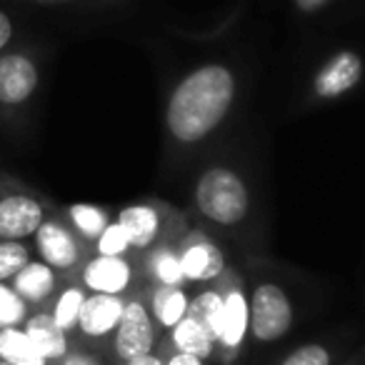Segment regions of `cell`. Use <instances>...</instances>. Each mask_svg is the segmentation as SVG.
<instances>
[{"instance_id":"cell-1","label":"cell","mask_w":365,"mask_h":365,"mask_svg":"<svg viewBox=\"0 0 365 365\" xmlns=\"http://www.w3.org/2000/svg\"><path fill=\"white\" fill-rule=\"evenodd\" d=\"M235 98V76L228 66L208 63L190 71L168 101V130L180 143H198L228 115Z\"/></svg>"},{"instance_id":"cell-2","label":"cell","mask_w":365,"mask_h":365,"mask_svg":"<svg viewBox=\"0 0 365 365\" xmlns=\"http://www.w3.org/2000/svg\"><path fill=\"white\" fill-rule=\"evenodd\" d=\"M198 210L218 225H238L248 215V188L230 168H210L195 185Z\"/></svg>"},{"instance_id":"cell-3","label":"cell","mask_w":365,"mask_h":365,"mask_svg":"<svg viewBox=\"0 0 365 365\" xmlns=\"http://www.w3.org/2000/svg\"><path fill=\"white\" fill-rule=\"evenodd\" d=\"M293 325V305L283 288L263 283L250 298V333L263 343L283 338Z\"/></svg>"},{"instance_id":"cell-4","label":"cell","mask_w":365,"mask_h":365,"mask_svg":"<svg viewBox=\"0 0 365 365\" xmlns=\"http://www.w3.org/2000/svg\"><path fill=\"white\" fill-rule=\"evenodd\" d=\"M41 86L38 61L26 51L0 53V108H21Z\"/></svg>"},{"instance_id":"cell-5","label":"cell","mask_w":365,"mask_h":365,"mask_svg":"<svg viewBox=\"0 0 365 365\" xmlns=\"http://www.w3.org/2000/svg\"><path fill=\"white\" fill-rule=\"evenodd\" d=\"M46 220V205L28 190H0V240H26Z\"/></svg>"},{"instance_id":"cell-6","label":"cell","mask_w":365,"mask_h":365,"mask_svg":"<svg viewBox=\"0 0 365 365\" xmlns=\"http://www.w3.org/2000/svg\"><path fill=\"white\" fill-rule=\"evenodd\" d=\"M33 248L38 258L48 263L53 270H71L81 263V243H78L73 228H68L63 220L46 218L41 228L33 235Z\"/></svg>"},{"instance_id":"cell-7","label":"cell","mask_w":365,"mask_h":365,"mask_svg":"<svg viewBox=\"0 0 365 365\" xmlns=\"http://www.w3.org/2000/svg\"><path fill=\"white\" fill-rule=\"evenodd\" d=\"M155 343V325L148 308L138 300L125 303L120 315V323L115 328V355L125 363L138 355H145Z\"/></svg>"},{"instance_id":"cell-8","label":"cell","mask_w":365,"mask_h":365,"mask_svg":"<svg viewBox=\"0 0 365 365\" xmlns=\"http://www.w3.org/2000/svg\"><path fill=\"white\" fill-rule=\"evenodd\" d=\"M360 78H363V58L353 51H340L315 73L313 93L323 101H333L353 91Z\"/></svg>"},{"instance_id":"cell-9","label":"cell","mask_w":365,"mask_h":365,"mask_svg":"<svg viewBox=\"0 0 365 365\" xmlns=\"http://www.w3.org/2000/svg\"><path fill=\"white\" fill-rule=\"evenodd\" d=\"M120 295H108V293H91L83 300L81 315H78V328L86 338H106V335L115 333L118 323L123 315Z\"/></svg>"},{"instance_id":"cell-10","label":"cell","mask_w":365,"mask_h":365,"mask_svg":"<svg viewBox=\"0 0 365 365\" xmlns=\"http://www.w3.org/2000/svg\"><path fill=\"white\" fill-rule=\"evenodd\" d=\"M11 288L26 300L28 308H46L48 300H53L58 293V270H53L41 258H31L11 278Z\"/></svg>"},{"instance_id":"cell-11","label":"cell","mask_w":365,"mask_h":365,"mask_svg":"<svg viewBox=\"0 0 365 365\" xmlns=\"http://www.w3.org/2000/svg\"><path fill=\"white\" fill-rule=\"evenodd\" d=\"M133 270L123 255H96L83 268V285L91 293L120 295L130 285Z\"/></svg>"},{"instance_id":"cell-12","label":"cell","mask_w":365,"mask_h":365,"mask_svg":"<svg viewBox=\"0 0 365 365\" xmlns=\"http://www.w3.org/2000/svg\"><path fill=\"white\" fill-rule=\"evenodd\" d=\"M23 330H26L28 338L36 345V350L48 363H61L71 353L68 333L53 320V315L48 310H36V313L28 315L26 323H23Z\"/></svg>"},{"instance_id":"cell-13","label":"cell","mask_w":365,"mask_h":365,"mask_svg":"<svg viewBox=\"0 0 365 365\" xmlns=\"http://www.w3.org/2000/svg\"><path fill=\"white\" fill-rule=\"evenodd\" d=\"M182 275L195 283H205V280H213L223 273L225 258L220 253V248L210 240H198V243L185 245L180 255Z\"/></svg>"},{"instance_id":"cell-14","label":"cell","mask_w":365,"mask_h":365,"mask_svg":"<svg viewBox=\"0 0 365 365\" xmlns=\"http://www.w3.org/2000/svg\"><path fill=\"white\" fill-rule=\"evenodd\" d=\"M118 223L125 230L130 248H148L160 233V213L153 205H128L118 213Z\"/></svg>"},{"instance_id":"cell-15","label":"cell","mask_w":365,"mask_h":365,"mask_svg":"<svg viewBox=\"0 0 365 365\" xmlns=\"http://www.w3.org/2000/svg\"><path fill=\"white\" fill-rule=\"evenodd\" d=\"M250 325V308L248 300L240 290H233L223 298V320H220V333L218 343L225 348H238L243 343L245 333Z\"/></svg>"},{"instance_id":"cell-16","label":"cell","mask_w":365,"mask_h":365,"mask_svg":"<svg viewBox=\"0 0 365 365\" xmlns=\"http://www.w3.org/2000/svg\"><path fill=\"white\" fill-rule=\"evenodd\" d=\"M173 330V345H175L180 353L198 355V358H208L215 348V338L203 323H198L195 318L185 315L180 323Z\"/></svg>"},{"instance_id":"cell-17","label":"cell","mask_w":365,"mask_h":365,"mask_svg":"<svg viewBox=\"0 0 365 365\" xmlns=\"http://www.w3.org/2000/svg\"><path fill=\"white\" fill-rule=\"evenodd\" d=\"M0 360L16 365H51L36 350L33 340L21 328H3L0 330Z\"/></svg>"},{"instance_id":"cell-18","label":"cell","mask_w":365,"mask_h":365,"mask_svg":"<svg viewBox=\"0 0 365 365\" xmlns=\"http://www.w3.org/2000/svg\"><path fill=\"white\" fill-rule=\"evenodd\" d=\"M188 295L178 285H160L153 293V315L163 328H175L188 315Z\"/></svg>"},{"instance_id":"cell-19","label":"cell","mask_w":365,"mask_h":365,"mask_svg":"<svg viewBox=\"0 0 365 365\" xmlns=\"http://www.w3.org/2000/svg\"><path fill=\"white\" fill-rule=\"evenodd\" d=\"M68 220H71L73 230L78 235H83L86 240H98V235L110 223L106 210L93 203H73L68 208Z\"/></svg>"},{"instance_id":"cell-20","label":"cell","mask_w":365,"mask_h":365,"mask_svg":"<svg viewBox=\"0 0 365 365\" xmlns=\"http://www.w3.org/2000/svg\"><path fill=\"white\" fill-rule=\"evenodd\" d=\"M86 295H88L86 290L78 288V285H68V288H63L61 293L56 295V300H53L48 313L53 315V320H56L66 333L78 328V315H81Z\"/></svg>"},{"instance_id":"cell-21","label":"cell","mask_w":365,"mask_h":365,"mask_svg":"<svg viewBox=\"0 0 365 365\" xmlns=\"http://www.w3.org/2000/svg\"><path fill=\"white\" fill-rule=\"evenodd\" d=\"M188 315L198 320V323H203L205 328L213 333V338L218 340L220 320H223V295H218V293H200L198 298L188 303Z\"/></svg>"},{"instance_id":"cell-22","label":"cell","mask_w":365,"mask_h":365,"mask_svg":"<svg viewBox=\"0 0 365 365\" xmlns=\"http://www.w3.org/2000/svg\"><path fill=\"white\" fill-rule=\"evenodd\" d=\"M31 315L28 303L11 288V283H0V330L21 328Z\"/></svg>"},{"instance_id":"cell-23","label":"cell","mask_w":365,"mask_h":365,"mask_svg":"<svg viewBox=\"0 0 365 365\" xmlns=\"http://www.w3.org/2000/svg\"><path fill=\"white\" fill-rule=\"evenodd\" d=\"M31 260V248L23 240H0V283L11 278Z\"/></svg>"},{"instance_id":"cell-24","label":"cell","mask_w":365,"mask_h":365,"mask_svg":"<svg viewBox=\"0 0 365 365\" xmlns=\"http://www.w3.org/2000/svg\"><path fill=\"white\" fill-rule=\"evenodd\" d=\"M150 268H153V273H155V278L160 280V285H180L182 280H185L182 265H180V255H175L168 248L158 250V253L153 255Z\"/></svg>"},{"instance_id":"cell-25","label":"cell","mask_w":365,"mask_h":365,"mask_svg":"<svg viewBox=\"0 0 365 365\" xmlns=\"http://www.w3.org/2000/svg\"><path fill=\"white\" fill-rule=\"evenodd\" d=\"M128 248H130V240H128L125 230H123V225L118 220L115 223H108V228L96 240L98 255H123Z\"/></svg>"},{"instance_id":"cell-26","label":"cell","mask_w":365,"mask_h":365,"mask_svg":"<svg viewBox=\"0 0 365 365\" xmlns=\"http://www.w3.org/2000/svg\"><path fill=\"white\" fill-rule=\"evenodd\" d=\"M280 365H330V353L318 343H308L295 348Z\"/></svg>"},{"instance_id":"cell-27","label":"cell","mask_w":365,"mask_h":365,"mask_svg":"<svg viewBox=\"0 0 365 365\" xmlns=\"http://www.w3.org/2000/svg\"><path fill=\"white\" fill-rule=\"evenodd\" d=\"M13 36H16V26H13V18L8 16L3 8H0V53H6L8 46L13 43Z\"/></svg>"},{"instance_id":"cell-28","label":"cell","mask_w":365,"mask_h":365,"mask_svg":"<svg viewBox=\"0 0 365 365\" xmlns=\"http://www.w3.org/2000/svg\"><path fill=\"white\" fill-rule=\"evenodd\" d=\"M165 365H203V358H198V355H190V353H180V350H178V353L173 355Z\"/></svg>"},{"instance_id":"cell-29","label":"cell","mask_w":365,"mask_h":365,"mask_svg":"<svg viewBox=\"0 0 365 365\" xmlns=\"http://www.w3.org/2000/svg\"><path fill=\"white\" fill-rule=\"evenodd\" d=\"M61 365H98V360L86 353H68L66 358L61 360Z\"/></svg>"},{"instance_id":"cell-30","label":"cell","mask_w":365,"mask_h":365,"mask_svg":"<svg viewBox=\"0 0 365 365\" xmlns=\"http://www.w3.org/2000/svg\"><path fill=\"white\" fill-rule=\"evenodd\" d=\"M325 3H330V0H295V6H298L300 13H315V11H320Z\"/></svg>"},{"instance_id":"cell-31","label":"cell","mask_w":365,"mask_h":365,"mask_svg":"<svg viewBox=\"0 0 365 365\" xmlns=\"http://www.w3.org/2000/svg\"><path fill=\"white\" fill-rule=\"evenodd\" d=\"M125 365H165L158 355L153 353H145V355H138V358H130L125 360Z\"/></svg>"},{"instance_id":"cell-32","label":"cell","mask_w":365,"mask_h":365,"mask_svg":"<svg viewBox=\"0 0 365 365\" xmlns=\"http://www.w3.org/2000/svg\"><path fill=\"white\" fill-rule=\"evenodd\" d=\"M0 365H16V363H6V360H0Z\"/></svg>"}]
</instances>
